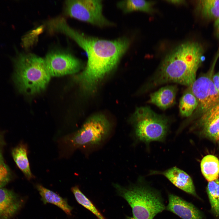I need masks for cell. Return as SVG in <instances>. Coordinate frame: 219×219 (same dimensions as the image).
<instances>
[{
  "mask_svg": "<svg viewBox=\"0 0 219 219\" xmlns=\"http://www.w3.org/2000/svg\"><path fill=\"white\" fill-rule=\"evenodd\" d=\"M55 29L73 39L86 52V67L76 79L87 92L93 91L100 80L114 68L130 45L125 37L108 40L85 35L71 28L64 19L57 23Z\"/></svg>",
  "mask_w": 219,
  "mask_h": 219,
  "instance_id": "6da1fadb",
  "label": "cell"
},
{
  "mask_svg": "<svg viewBox=\"0 0 219 219\" xmlns=\"http://www.w3.org/2000/svg\"><path fill=\"white\" fill-rule=\"evenodd\" d=\"M204 51L202 45L196 41H187L179 45L163 59L148 82V89L169 82L190 86L196 79Z\"/></svg>",
  "mask_w": 219,
  "mask_h": 219,
  "instance_id": "7a4b0ae2",
  "label": "cell"
},
{
  "mask_svg": "<svg viewBox=\"0 0 219 219\" xmlns=\"http://www.w3.org/2000/svg\"><path fill=\"white\" fill-rule=\"evenodd\" d=\"M110 129L109 123L104 116L90 117L78 130L56 139L59 158H68L77 149L99 144L108 136Z\"/></svg>",
  "mask_w": 219,
  "mask_h": 219,
  "instance_id": "3957f363",
  "label": "cell"
},
{
  "mask_svg": "<svg viewBox=\"0 0 219 219\" xmlns=\"http://www.w3.org/2000/svg\"><path fill=\"white\" fill-rule=\"evenodd\" d=\"M117 194L124 199L131 207L135 219H153L166 208L160 193L142 182L127 186L113 185Z\"/></svg>",
  "mask_w": 219,
  "mask_h": 219,
  "instance_id": "277c9868",
  "label": "cell"
},
{
  "mask_svg": "<svg viewBox=\"0 0 219 219\" xmlns=\"http://www.w3.org/2000/svg\"><path fill=\"white\" fill-rule=\"evenodd\" d=\"M14 62V80L20 92L33 94L46 88L50 76L44 59L31 53L20 54Z\"/></svg>",
  "mask_w": 219,
  "mask_h": 219,
  "instance_id": "5b68a950",
  "label": "cell"
},
{
  "mask_svg": "<svg viewBox=\"0 0 219 219\" xmlns=\"http://www.w3.org/2000/svg\"><path fill=\"white\" fill-rule=\"evenodd\" d=\"M137 137L141 141L149 143L162 141L167 134L168 118L158 114L148 106L137 108L133 116Z\"/></svg>",
  "mask_w": 219,
  "mask_h": 219,
  "instance_id": "8992f818",
  "label": "cell"
},
{
  "mask_svg": "<svg viewBox=\"0 0 219 219\" xmlns=\"http://www.w3.org/2000/svg\"><path fill=\"white\" fill-rule=\"evenodd\" d=\"M65 10L70 16L98 26L112 24L103 15L101 0H67L65 2Z\"/></svg>",
  "mask_w": 219,
  "mask_h": 219,
  "instance_id": "52a82bcc",
  "label": "cell"
},
{
  "mask_svg": "<svg viewBox=\"0 0 219 219\" xmlns=\"http://www.w3.org/2000/svg\"><path fill=\"white\" fill-rule=\"evenodd\" d=\"M213 69L210 73L196 79L189 87L198 101L196 111L202 115L219 103V92L212 79Z\"/></svg>",
  "mask_w": 219,
  "mask_h": 219,
  "instance_id": "ba28073f",
  "label": "cell"
},
{
  "mask_svg": "<svg viewBox=\"0 0 219 219\" xmlns=\"http://www.w3.org/2000/svg\"><path fill=\"white\" fill-rule=\"evenodd\" d=\"M47 70L51 76H59L75 73L81 69L80 61L71 54L52 52L44 58Z\"/></svg>",
  "mask_w": 219,
  "mask_h": 219,
  "instance_id": "9c48e42d",
  "label": "cell"
},
{
  "mask_svg": "<svg viewBox=\"0 0 219 219\" xmlns=\"http://www.w3.org/2000/svg\"><path fill=\"white\" fill-rule=\"evenodd\" d=\"M165 209L182 219H203L201 212L194 205L181 197L170 193Z\"/></svg>",
  "mask_w": 219,
  "mask_h": 219,
  "instance_id": "30bf717a",
  "label": "cell"
},
{
  "mask_svg": "<svg viewBox=\"0 0 219 219\" xmlns=\"http://www.w3.org/2000/svg\"><path fill=\"white\" fill-rule=\"evenodd\" d=\"M152 173L163 175L177 188L198 197L191 178L183 170L174 167L163 172L155 171Z\"/></svg>",
  "mask_w": 219,
  "mask_h": 219,
  "instance_id": "8fae6325",
  "label": "cell"
},
{
  "mask_svg": "<svg viewBox=\"0 0 219 219\" xmlns=\"http://www.w3.org/2000/svg\"><path fill=\"white\" fill-rule=\"evenodd\" d=\"M22 201L17 195L6 189L0 188V219H8L21 207Z\"/></svg>",
  "mask_w": 219,
  "mask_h": 219,
  "instance_id": "7c38bea8",
  "label": "cell"
},
{
  "mask_svg": "<svg viewBox=\"0 0 219 219\" xmlns=\"http://www.w3.org/2000/svg\"><path fill=\"white\" fill-rule=\"evenodd\" d=\"M177 91V87L175 85L162 87L150 94L148 102L162 109H166L175 103Z\"/></svg>",
  "mask_w": 219,
  "mask_h": 219,
  "instance_id": "4fadbf2b",
  "label": "cell"
},
{
  "mask_svg": "<svg viewBox=\"0 0 219 219\" xmlns=\"http://www.w3.org/2000/svg\"><path fill=\"white\" fill-rule=\"evenodd\" d=\"M28 149L26 144L21 143L12 151L13 159L17 165L28 180L35 178L32 173L28 157Z\"/></svg>",
  "mask_w": 219,
  "mask_h": 219,
  "instance_id": "5bb4252c",
  "label": "cell"
},
{
  "mask_svg": "<svg viewBox=\"0 0 219 219\" xmlns=\"http://www.w3.org/2000/svg\"><path fill=\"white\" fill-rule=\"evenodd\" d=\"M36 187L41 196V200L44 204L48 203L54 204L62 210L68 215H71L72 208L69 205L66 199L40 184H36Z\"/></svg>",
  "mask_w": 219,
  "mask_h": 219,
  "instance_id": "9a60e30c",
  "label": "cell"
},
{
  "mask_svg": "<svg viewBox=\"0 0 219 219\" xmlns=\"http://www.w3.org/2000/svg\"><path fill=\"white\" fill-rule=\"evenodd\" d=\"M202 173L208 181L217 179L219 176V160L215 156L207 155L202 159L200 163Z\"/></svg>",
  "mask_w": 219,
  "mask_h": 219,
  "instance_id": "2e32d148",
  "label": "cell"
},
{
  "mask_svg": "<svg viewBox=\"0 0 219 219\" xmlns=\"http://www.w3.org/2000/svg\"><path fill=\"white\" fill-rule=\"evenodd\" d=\"M196 8L201 16L207 20H216L219 18V0L197 1Z\"/></svg>",
  "mask_w": 219,
  "mask_h": 219,
  "instance_id": "e0dca14e",
  "label": "cell"
},
{
  "mask_svg": "<svg viewBox=\"0 0 219 219\" xmlns=\"http://www.w3.org/2000/svg\"><path fill=\"white\" fill-rule=\"evenodd\" d=\"M198 105L197 99L189 87L180 100L179 108L181 115L183 117L190 116Z\"/></svg>",
  "mask_w": 219,
  "mask_h": 219,
  "instance_id": "ac0fdd59",
  "label": "cell"
},
{
  "mask_svg": "<svg viewBox=\"0 0 219 219\" xmlns=\"http://www.w3.org/2000/svg\"><path fill=\"white\" fill-rule=\"evenodd\" d=\"M154 2L143 0H128L120 1L117 6L124 12L139 11L150 12L153 10Z\"/></svg>",
  "mask_w": 219,
  "mask_h": 219,
  "instance_id": "d6986e66",
  "label": "cell"
},
{
  "mask_svg": "<svg viewBox=\"0 0 219 219\" xmlns=\"http://www.w3.org/2000/svg\"><path fill=\"white\" fill-rule=\"evenodd\" d=\"M207 191L212 210L216 217H219V179L208 182Z\"/></svg>",
  "mask_w": 219,
  "mask_h": 219,
  "instance_id": "ffe728a7",
  "label": "cell"
},
{
  "mask_svg": "<svg viewBox=\"0 0 219 219\" xmlns=\"http://www.w3.org/2000/svg\"><path fill=\"white\" fill-rule=\"evenodd\" d=\"M71 189L79 204L90 211L98 219H106L92 202L81 192L78 186L72 187Z\"/></svg>",
  "mask_w": 219,
  "mask_h": 219,
  "instance_id": "44dd1931",
  "label": "cell"
},
{
  "mask_svg": "<svg viewBox=\"0 0 219 219\" xmlns=\"http://www.w3.org/2000/svg\"><path fill=\"white\" fill-rule=\"evenodd\" d=\"M204 134L211 139L219 141V118H215L200 123Z\"/></svg>",
  "mask_w": 219,
  "mask_h": 219,
  "instance_id": "7402d4cb",
  "label": "cell"
},
{
  "mask_svg": "<svg viewBox=\"0 0 219 219\" xmlns=\"http://www.w3.org/2000/svg\"><path fill=\"white\" fill-rule=\"evenodd\" d=\"M215 118H219V103L202 115L200 122L201 123Z\"/></svg>",
  "mask_w": 219,
  "mask_h": 219,
  "instance_id": "603a6c76",
  "label": "cell"
},
{
  "mask_svg": "<svg viewBox=\"0 0 219 219\" xmlns=\"http://www.w3.org/2000/svg\"><path fill=\"white\" fill-rule=\"evenodd\" d=\"M212 79L216 89L219 92V73L214 75Z\"/></svg>",
  "mask_w": 219,
  "mask_h": 219,
  "instance_id": "cb8c5ba5",
  "label": "cell"
},
{
  "mask_svg": "<svg viewBox=\"0 0 219 219\" xmlns=\"http://www.w3.org/2000/svg\"><path fill=\"white\" fill-rule=\"evenodd\" d=\"M0 176H9L8 171L5 164L0 165Z\"/></svg>",
  "mask_w": 219,
  "mask_h": 219,
  "instance_id": "d4e9b609",
  "label": "cell"
},
{
  "mask_svg": "<svg viewBox=\"0 0 219 219\" xmlns=\"http://www.w3.org/2000/svg\"><path fill=\"white\" fill-rule=\"evenodd\" d=\"M9 176H0V188L3 187L9 180Z\"/></svg>",
  "mask_w": 219,
  "mask_h": 219,
  "instance_id": "484cf974",
  "label": "cell"
},
{
  "mask_svg": "<svg viewBox=\"0 0 219 219\" xmlns=\"http://www.w3.org/2000/svg\"><path fill=\"white\" fill-rule=\"evenodd\" d=\"M214 28L217 36L219 39V18L215 21Z\"/></svg>",
  "mask_w": 219,
  "mask_h": 219,
  "instance_id": "4316f807",
  "label": "cell"
},
{
  "mask_svg": "<svg viewBox=\"0 0 219 219\" xmlns=\"http://www.w3.org/2000/svg\"><path fill=\"white\" fill-rule=\"evenodd\" d=\"M167 2L174 4H183L185 3L184 2L185 1L184 0H176L167 1Z\"/></svg>",
  "mask_w": 219,
  "mask_h": 219,
  "instance_id": "83f0119b",
  "label": "cell"
},
{
  "mask_svg": "<svg viewBox=\"0 0 219 219\" xmlns=\"http://www.w3.org/2000/svg\"><path fill=\"white\" fill-rule=\"evenodd\" d=\"M4 164H5L4 162L2 155L1 153L0 152V165Z\"/></svg>",
  "mask_w": 219,
  "mask_h": 219,
  "instance_id": "f1b7e54d",
  "label": "cell"
},
{
  "mask_svg": "<svg viewBox=\"0 0 219 219\" xmlns=\"http://www.w3.org/2000/svg\"><path fill=\"white\" fill-rule=\"evenodd\" d=\"M125 219H135L133 217L127 216L126 217Z\"/></svg>",
  "mask_w": 219,
  "mask_h": 219,
  "instance_id": "f546056e",
  "label": "cell"
},
{
  "mask_svg": "<svg viewBox=\"0 0 219 219\" xmlns=\"http://www.w3.org/2000/svg\"><path fill=\"white\" fill-rule=\"evenodd\" d=\"M218 142H219V141H218Z\"/></svg>",
  "mask_w": 219,
  "mask_h": 219,
  "instance_id": "4dcf8cb0",
  "label": "cell"
}]
</instances>
